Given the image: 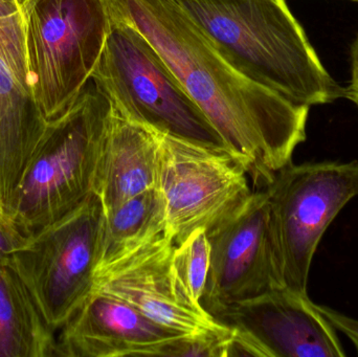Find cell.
Instances as JSON below:
<instances>
[{
	"instance_id": "obj_22",
	"label": "cell",
	"mask_w": 358,
	"mask_h": 357,
	"mask_svg": "<svg viewBox=\"0 0 358 357\" xmlns=\"http://www.w3.org/2000/svg\"><path fill=\"white\" fill-rule=\"evenodd\" d=\"M355 1H358V0H355Z\"/></svg>"
},
{
	"instance_id": "obj_7",
	"label": "cell",
	"mask_w": 358,
	"mask_h": 357,
	"mask_svg": "<svg viewBox=\"0 0 358 357\" xmlns=\"http://www.w3.org/2000/svg\"><path fill=\"white\" fill-rule=\"evenodd\" d=\"M103 207L92 193L61 219L29 235L12 262L54 333L83 305L98 265Z\"/></svg>"
},
{
	"instance_id": "obj_14",
	"label": "cell",
	"mask_w": 358,
	"mask_h": 357,
	"mask_svg": "<svg viewBox=\"0 0 358 357\" xmlns=\"http://www.w3.org/2000/svg\"><path fill=\"white\" fill-rule=\"evenodd\" d=\"M48 124L31 90L0 54V219L6 224L15 191Z\"/></svg>"
},
{
	"instance_id": "obj_9",
	"label": "cell",
	"mask_w": 358,
	"mask_h": 357,
	"mask_svg": "<svg viewBox=\"0 0 358 357\" xmlns=\"http://www.w3.org/2000/svg\"><path fill=\"white\" fill-rule=\"evenodd\" d=\"M231 327L229 356H346L338 331L309 296L273 289L214 316Z\"/></svg>"
},
{
	"instance_id": "obj_20",
	"label": "cell",
	"mask_w": 358,
	"mask_h": 357,
	"mask_svg": "<svg viewBox=\"0 0 358 357\" xmlns=\"http://www.w3.org/2000/svg\"><path fill=\"white\" fill-rule=\"evenodd\" d=\"M27 238L0 219V262L10 261Z\"/></svg>"
},
{
	"instance_id": "obj_16",
	"label": "cell",
	"mask_w": 358,
	"mask_h": 357,
	"mask_svg": "<svg viewBox=\"0 0 358 357\" xmlns=\"http://www.w3.org/2000/svg\"><path fill=\"white\" fill-rule=\"evenodd\" d=\"M167 232L165 203L157 187L107 213L103 212L96 272L117 263Z\"/></svg>"
},
{
	"instance_id": "obj_18",
	"label": "cell",
	"mask_w": 358,
	"mask_h": 357,
	"mask_svg": "<svg viewBox=\"0 0 358 357\" xmlns=\"http://www.w3.org/2000/svg\"><path fill=\"white\" fill-rule=\"evenodd\" d=\"M0 41L22 45L25 43L24 21L21 6L0 0Z\"/></svg>"
},
{
	"instance_id": "obj_11",
	"label": "cell",
	"mask_w": 358,
	"mask_h": 357,
	"mask_svg": "<svg viewBox=\"0 0 358 357\" xmlns=\"http://www.w3.org/2000/svg\"><path fill=\"white\" fill-rule=\"evenodd\" d=\"M176 245L173 236L164 233L96 272L92 291L123 300L151 320L185 335L224 328L227 325L189 300L179 282L173 268Z\"/></svg>"
},
{
	"instance_id": "obj_17",
	"label": "cell",
	"mask_w": 358,
	"mask_h": 357,
	"mask_svg": "<svg viewBox=\"0 0 358 357\" xmlns=\"http://www.w3.org/2000/svg\"><path fill=\"white\" fill-rule=\"evenodd\" d=\"M210 247L206 231L192 232L185 240L176 245L173 268L179 282L198 307H202L201 299L210 268Z\"/></svg>"
},
{
	"instance_id": "obj_12",
	"label": "cell",
	"mask_w": 358,
	"mask_h": 357,
	"mask_svg": "<svg viewBox=\"0 0 358 357\" xmlns=\"http://www.w3.org/2000/svg\"><path fill=\"white\" fill-rule=\"evenodd\" d=\"M182 335L123 300L92 291L60 329L57 342L59 356H159L166 344Z\"/></svg>"
},
{
	"instance_id": "obj_15",
	"label": "cell",
	"mask_w": 358,
	"mask_h": 357,
	"mask_svg": "<svg viewBox=\"0 0 358 357\" xmlns=\"http://www.w3.org/2000/svg\"><path fill=\"white\" fill-rule=\"evenodd\" d=\"M55 333L12 260L0 262V357L59 356Z\"/></svg>"
},
{
	"instance_id": "obj_13",
	"label": "cell",
	"mask_w": 358,
	"mask_h": 357,
	"mask_svg": "<svg viewBox=\"0 0 358 357\" xmlns=\"http://www.w3.org/2000/svg\"><path fill=\"white\" fill-rule=\"evenodd\" d=\"M157 159V132L127 119L111 106L94 188L103 212L155 188Z\"/></svg>"
},
{
	"instance_id": "obj_1",
	"label": "cell",
	"mask_w": 358,
	"mask_h": 357,
	"mask_svg": "<svg viewBox=\"0 0 358 357\" xmlns=\"http://www.w3.org/2000/svg\"><path fill=\"white\" fill-rule=\"evenodd\" d=\"M111 14L155 48L229 150L263 190L306 140L309 109L256 83L225 60L173 0H109Z\"/></svg>"
},
{
	"instance_id": "obj_2",
	"label": "cell",
	"mask_w": 358,
	"mask_h": 357,
	"mask_svg": "<svg viewBox=\"0 0 358 357\" xmlns=\"http://www.w3.org/2000/svg\"><path fill=\"white\" fill-rule=\"evenodd\" d=\"M240 73L294 104L344 98L286 0H173Z\"/></svg>"
},
{
	"instance_id": "obj_8",
	"label": "cell",
	"mask_w": 358,
	"mask_h": 357,
	"mask_svg": "<svg viewBox=\"0 0 358 357\" xmlns=\"http://www.w3.org/2000/svg\"><path fill=\"white\" fill-rule=\"evenodd\" d=\"M157 136V189L176 245L198 228L212 230L252 196L248 170L233 153L159 132Z\"/></svg>"
},
{
	"instance_id": "obj_3",
	"label": "cell",
	"mask_w": 358,
	"mask_h": 357,
	"mask_svg": "<svg viewBox=\"0 0 358 357\" xmlns=\"http://www.w3.org/2000/svg\"><path fill=\"white\" fill-rule=\"evenodd\" d=\"M110 101L90 81L75 103L48 121L16 191L8 224L29 237L79 207L94 193Z\"/></svg>"
},
{
	"instance_id": "obj_19",
	"label": "cell",
	"mask_w": 358,
	"mask_h": 357,
	"mask_svg": "<svg viewBox=\"0 0 358 357\" xmlns=\"http://www.w3.org/2000/svg\"><path fill=\"white\" fill-rule=\"evenodd\" d=\"M317 309L329 321L338 333H342L353 344L358 356V320L328 306L317 305Z\"/></svg>"
},
{
	"instance_id": "obj_10",
	"label": "cell",
	"mask_w": 358,
	"mask_h": 357,
	"mask_svg": "<svg viewBox=\"0 0 358 357\" xmlns=\"http://www.w3.org/2000/svg\"><path fill=\"white\" fill-rule=\"evenodd\" d=\"M206 235L210 268L201 306L210 316L233 304L281 289L271 257L265 190L254 191L243 207Z\"/></svg>"
},
{
	"instance_id": "obj_4",
	"label": "cell",
	"mask_w": 358,
	"mask_h": 357,
	"mask_svg": "<svg viewBox=\"0 0 358 357\" xmlns=\"http://www.w3.org/2000/svg\"><path fill=\"white\" fill-rule=\"evenodd\" d=\"M92 81L127 119L159 133L229 151L148 40L113 14Z\"/></svg>"
},
{
	"instance_id": "obj_21",
	"label": "cell",
	"mask_w": 358,
	"mask_h": 357,
	"mask_svg": "<svg viewBox=\"0 0 358 357\" xmlns=\"http://www.w3.org/2000/svg\"><path fill=\"white\" fill-rule=\"evenodd\" d=\"M344 98L355 103L358 108V34L351 45V78L349 85L344 88Z\"/></svg>"
},
{
	"instance_id": "obj_6",
	"label": "cell",
	"mask_w": 358,
	"mask_h": 357,
	"mask_svg": "<svg viewBox=\"0 0 358 357\" xmlns=\"http://www.w3.org/2000/svg\"><path fill=\"white\" fill-rule=\"evenodd\" d=\"M263 190L278 284L308 296L311 264L322 238L358 196V161L290 163Z\"/></svg>"
},
{
	"instance_id": "obj_5",
	"label": "cell",
	"mask_w": 358,
	"mask_h": 357,
	"mask_svg": "<svg viewBox=\"0 0 358 357\" xmlns=\"http://www.w3.org/2000/svg\"><path fill=\"white\" fill-rule=\"evenodd\" d=\"M29 90L46 121L92 81L110 29L109 0H21Z\"/></svg>"
}]
</instances>
